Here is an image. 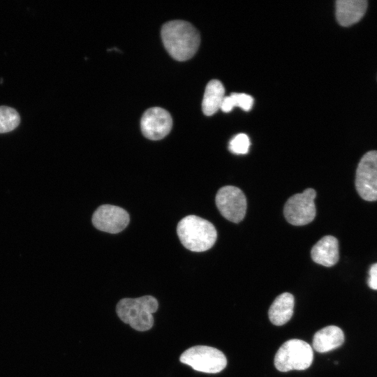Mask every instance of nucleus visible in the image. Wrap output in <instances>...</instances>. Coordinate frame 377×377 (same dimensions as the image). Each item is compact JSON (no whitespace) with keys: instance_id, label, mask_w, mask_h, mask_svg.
<instances>
[{"instance_id":"nucleus-14","label":"nucleus","mask_w":377,"mask_h":377,"mask_svg":"<svg viewBox=\"0 0 377 377\" xmlns=\"http://www.w3.org/2000/svg\"><path fill=\"white\" fill-rule=\"evenodd\" d=\"M294 304V297L289 293H283L277 296L268 312L272 323L279 326L288 322L293 313Z\"/></svg>"},{"instance_id":"nucleus-9","label":"nucleus","mask_w":377,"mask_h":377,"mask_svg":"<svg viewBox=\"0 0 377 377\" xmlns=\"http://www.w3.org/2000/svg\"><path fill=\"white\" fill-rule=\"evenodd\" d=\"M129 220V215L125 209L111 205L98 207L91 219L98 230L113 234L122 231L128 226Z\"/></svg>"},{"instance_id":"nucleus-7","label":"nucleus","mask_w":377,"mask_h":377,"mask_svg":"<svg viewBox=\"0 0 377 377\" xmlns=\"http://www.w3.org/2000/svg\"><path fill=\"white\" fill-rule=\"evenodd\" d=\"M355 187L367 201L377 200V151L367 152L360 159L355 176Z\"/></svg>"},{"instance_id":"nucleus-10","label":"nucleus","mask_w":377,"mask_h":377,"mask_svg":"<svg viewBox=\"0 0 377 377\" xmlns=\"http://www.w3.org/2000/svg\"><path fill=\"white\" fill-rule=\"evenodd\" d=\"M141 131L145 137L158 140L165 137L172 126L170 113L159 107L148 109L143 114L140 122Z\"/></svg>"},{"instance_id":"nucleus-16","label":"nucleus","mask_w":377,"mask_h":377,"mask_svg":"<svg viewBox=\"0 0 377 377\" xmlns=\"http://www.w3.org/2000/svg\"><path fill=\"white\" fill-rule=\"evenodd\" d=\"M253 104V99L251 96L244 93H232L224 97L221 110L225 112H229L233 108L239 107L244 111H249Z\"/></svg>"},{"instance_id":"nucleus-17","label":"nucleus","mask_w":377,"mask_h":377,"mask_svg":"<svg viewBox=\"0 0 377 377\" xmlns=\"http://www.w3.org/2000/svg\"><path fill=\"white\" fill-rule=\"evenodd\" d=\"M20 122L18 112L13 108L0 106V133L10 132L16 128Z\"/></svg>"},{"instance_id":"nucleus-8","label":"nucleus","mask_w":377,"mask_h":377,"mask_svg":"<svg viewBox=\"0 0 377 377\" xmlns=\"http://www.w3.org/2000/svg\"><path fill=\"white\" fill-rule=\"evenodd\" d=\"M216 204L221 215L233 223H239L244 218L246 199L241 189L233 186L221 188L216 195Z\"/></svg>"},{"instance_id":"nucleus-6","label":"nucleus","mask_w":377,"mask_h":377,"mask_svg":"<svg viewBox=\"0 0 377 377\" xmlns=\"http://www.w3.org/2000/svg\"><path fill=\"white\" fill-rule=\"evenodd\" d=\"M316 195L314 189L306 188L303 193L289 198L283 209L287 221L293 226H304L311 222L316 213L314 204Z\"/></svg>"},{"instance_id":"nucleus-12","label":"nucleus","mask_w":377,"mask_h":377,"mask_svg":"<svg viewBox=\"0 0 377 377\" xmlns=\"http://www.w3.org/2000/svg\"><path fill=\"white\" fill-rule=\"evenodd\" d=\"M367 8L365 0H338L336 1L337 20L341 26H350L363 17Z\"/></svg>"},{"instance_id":"nucleus-3","label":"nucleus","mask_w":377,"mask_h":377,"mask_svg":"<svg viewBox=\"0 0 377 377\" xmlns=\"http://www.w3.org/2000/svg\"><path fill=\"white\" fill-rule=\"evenodd\" d=\"M158 307L157 300L151 295L124 298L117 304L116 311L124 323L137 331L150 330L154 325L153 313Z\"/></svg>"},{"instance_id":"nucleus-11","label":"nucleus","mask_w":377,"mask_h":377,"mask_svg":"<svg viewBox=\"0 0 377 377\" xmlns=\"http://www.w3.org/2000/svg\"><path fill=\"white\" fill-rule=\"evenodd\" d=\"M312 260L321 265L332 267L339 260V242L336 237L326 235L321 238L311 249Z\"/></svg>"},{"instance_id":"nucleus-13","label":"nucleus","mask_w":377,"mask_h":377,"mask_svg":"<svg viewBox=\"0 0 377 377\" xmlns=\"http://www.w3.org/2000/svg\"><path fill=\"white\" fill-rule=\"evenodd\" d=\"M344 341V334L335 325L327 326L318 331L313 338V348L319 353H326L341 346Z\"/></svg>"},{"instance_id":"nucleus-4","label":"nucleus","mask_w":377,"mask_h":377,"mask_svg":"<svg viewBox=\"0 0 377 377\" xmlns=\"http://www.w3.org/2000/svg\"><path fill=\"white\" fill-rule=\"evenodd\" d=\"M313 360L311 346L300 339H290L277 350L274 365L277 370L286 372L309 368Z\"/></svg>"},{"instance_id":"nucleus-15","label":"nucleus","mask_w":377,"mask_h":377,"mask_svg":"<svg viewBox=\"0 0 377 377\" xmlns=\"http://www.w3.org/2000/svg\"><path fill=\"white\" fill-rule=\"evenodd\" d=\"M225 89L222 83L217 80H212L206 86L202 109L207 116H211L219 109L225 97Z\"/></svg>"},{"instance_id":"nucleus-5","label":"nucleus","mask_w":377,"mask_h":377,"mask_svg":"<svg viewBox=\"0 0 377 377\" xmlns=\"http://www.w3.org/2000/svg\"><path fill=\"white\" fill-rule=\"evenodd\" d=\"M179 360L195 371L208 374L219 373L227 364L226 357L221 350L207 346L189 348L183 352Z\"/></svg>"},{"instance_id":"nucleus-19","label":"nucleus","mask_w":377,"mask_h":377,"mask_svg":"<svg viewBox=\"0 0 377 377\" xmlns=\"http://www.w3.org/2000/svg\"><path fill=\"white\" fill-rule=\"evenodd\" d=\"M367 283L371 289L377 290V263L369 269Z\"/></svg>"},{"instance_id":"nucleus-2","label":"nucleus","mask_w":377,"mask_h":377,"mask_svg":"<svg viewBox=\"0 0 377 377\" xmlns=\"http://www.w3.org/2000/svg\"><path fill=\"white\" fill-rule=\"evenodd\" d=\"M177 232L183 246L195 252L209 249L217 238V232L214 225L195 215L183 218L178 223Z\"/></svg>"},{"instance_id":"nucleus-1","label":"nucleus","mask_w":377,"mask_h":377,"mask_svg":"<svg viewBox=\"0 0 377 377\" xmlns=\"http://www.w3.org/2000/svg\"><path fill=\"white\" fill-rule=\"evenodd\" d=\"M163 45L170 55L177 61L191 59L197 52L200 36L198 30L189 22L172 20L161 29Z\"/></svg>"},{"instance_id":"nucleus-18","label":"nucleus","mask_w":377,"mask_h":377,"mask_svg":"<svg viewBox=\"0 0 377 377\" xmlns=\"http://www.w3.org/2000/svg\"><path fill=\"white\" fill-rule=\"evenodd\" d=\"M250 140L245 133L236 135L229 142V149L235 154H246L249 151Z\"/></svg>"}]
</instances>
